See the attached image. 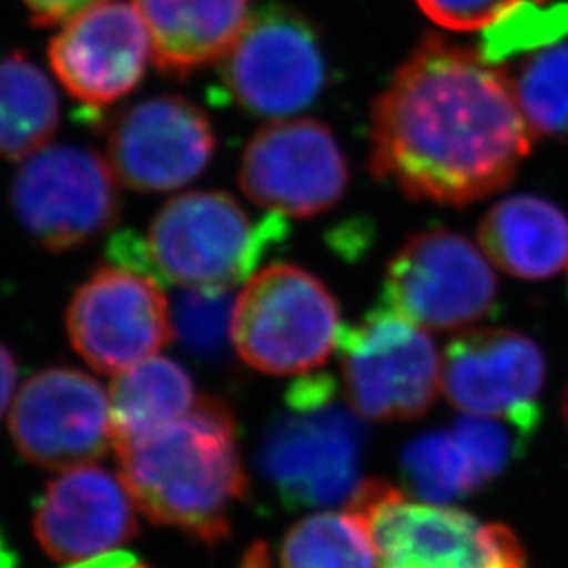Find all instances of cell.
<instances>
[{
	"label": "cell",
	"instance_id": "6da1fadb",
	"mask_svg": "<svg viewBox=\"0 0 568 568\" xmlns=\"http://www.w3.org/2000/svg\"><path fill=\"white\" fill-rule=\"evenodd\" d=\"M537 140L497 63L426 37L371 119V171L415 201L466 206L506 187Z\"/></svg>",
	"mask_w": 568,
	"mask_h": 568
},
{
	"label": "cell",
	"instance_id": "7a4b0ae2",
	"mask_svg": "<svg viewBox=\"0 0 568 568\" xmlns=\"http://www.w3.org/2000/svg\"><path fill=\"white\" fill-rule=\"evenodd\" d=\"M114 448L122 483L152 523L206 546L230 537L248 478L227 406L201 398L182 417Z\"/></svg>",
	"mask_w": 568,
	"mask_h": 568
},
{
	"label": "cell",
	"instance_id": "3957f363",
	"mask_svg": "<svg viewBox=\"0 0 568 568\" xmlns=\"http://www.w3.org/2000/svg\"><path fill=\"white\" fill-rule=\"evenodd\" d=\"M286 239L283 215L253 222L225 192H187L152 220L148 236L112 239V264L180 288H234L248 281L265 253Z\"/></svg>",
	"mask_w": 568,
	"mask_h": 568
},
{
	"label": "cell",
	"instance_id": "277c9868",
	"mask_svg": "<svg viewBox=\"0 0 568 568\" xmlns=\"http://www.w3.org/2000/svg\"><path fill=\"white\" fill-rule=\"evenodd\" d=\"M363 417L337 403L328 375H300L260 447L265 480L288 508L342 506L361 487Z\"/></svg>",
	"mask_w": 568,
	"mask_h": 568
},
{
	"label": "cell",
	"instance_id": "5b68a950",
	"mask_svg": "<svg viewBox=\"0 0 568 568\" xmlns=\"http://www.w3.org/2000/svg\"><path fill=\"white\" fill-rule=\"evenodd\" d=\"M345 506L368 530L379 568H528L511 528L445 504L406 499L384 480H363Z\"/></svg>",
	"mask_w": 568,
	"mask_h": 568
},
{
	"label": "cell",
	"instance_id": "8992f818",
	"mask_svg": "<svg viewBox=\"0 0 568 568\" xmlns=\"http://www.w3.org/2000/svg\"><path fill=\"white\" fill-rule=\"evenodd\" d=\"M339 305L318 276L293 264L255 272L232 312V345L265 375H307L325 365L342 335Z\"/></svg>",
	"mask_w": 568,
	"mask_h": 568
},
{
	"label": "cell",
	"instance_id": "52a82bcc",
	"mask_svg": "<svg viewBox=\"0 0 568 568\" xmlns=\"http://www.w3.org/2000/svg\"><path fill=\"white\" fill-rule=\"evenodd\" d=\"M344 394L366 422L424 417L440 392L443 358L426 328L382 304L339 335Z\"/></svg>",
	"mask_w": 568,
	"mask_h": 568
},
{
	"label": "cell",
	"instance_id": "ba28073f",
	"mask_svg": "<svg viewBox=\"0 0 568 568\" xmlns=\"http://www.w3.org/2000/svg\"><path fill=\"white\" fill-rule=\"evenodd\" d=\"M11 206L32 241L68 251L116 222L119 178L105 159L84 145L47 143L21 161L11 183Z\"/></svg>",
	"mask_w": 568,
	"mask_h": 568
},
{
	"label": "cell",
	"instance_id": "9c48e42d",
	"mask_svg": "<svg viewBox=\"0 0 568 568\" xmlns=\"http://www.w3.org/2000/svg\"><path fill=\"white\" fill-rule=\"evenodd\" d=\"M222 81L230 100L253 116L300 114L325 91V51L316 28L284 4L253 11L222 58Z\"/></svg>",
	"mask_w": 568,
	"mask_h": 568
},
{
	"label": "cell",
	"instance_id": "30bf717a",
	"mask_svg": "<svg viewBox=\"0 0 568 568\" xmlns=\"http://www.w3.org/2000/svg\"><path fill=\"white\" fill-rule=\"evenodd\" d=\"M499 283L485 251L434 227L410 236L387 265L384 305L426 331H453L495 312Z\"/></svg>",
	"mask_w": 568,
	"mask_h": 568
},
{
	"label": "cell",
	"instance_id": "8fae6325",
	"mask_svg": "<svg viewBox=\"0 0 568 568\" xmlns=\"http://www.w3.org/2000/svg\"><path fill=\"white\" fill-rule=\"evenodd\" d=\"M152 276L122 267H100L68 307L74 349L100 373H121L156 356L173 337L171 305Z\"/></svg>",
	"mask_w": 568,
	"mask_h": 568
},
{
	"label": "cell",
	"instance_id": "7c38bea8",
	"mask_svg": "<svg viewBox=\"0 0 568 568\" xmlns=\"http://www.w3.org/2000/svg\"><path fill=\"white\" fill-rule=\"evenodd\" d=\"M347 163L333 131L310 119L274 121L246 145L244 194L283 217H316L344 199Z\"/></svg>",
	"mask_w": 568,
	"mask_h": 568
},
{
	"label": "cell",
	"instance_id": "4fadbf2b",
	"mask_svg": "<svg viewBox=\"0 0 568 568\" xmlns=\"http://www.w3.org/2000/svg\"><path fill=\"white\" fill-rule=\"evenodd\" d=\"M9 429L21 457L47 469L87 466L114 447L110 396L70 366L44 368L21 386Z\"/></svg>",
	"mask_w": 568,
	"mask_h": 568
},
{
	"label": "cell",
	"instance_id": "5bb4252c",
	"mask_svg": "<svg viewBox=\"0 0 568 568\" xmlns=\"http://www.w3.org/2000/svg\"><path fill=\"white\" fill-rule=\"evenodd\" d=\"M546 356L530 337L509 328H469L443 356L440 392L466 415L537 426Z\"/></svg>",
	"mask_w": 568,
	"mask_h": 568
},
{
	"label": "cell",
	"instance_id": "9a60e30c",
	"mask_svg": "<svg viewBox=\"0 0 568 568\" xmlns=\"http://www.w3.org/2000/svg\"><path fill=\"white\" fill-rule=\"evenodd\" d=\"M215 133L203 110L180 95L135 103L114 122L108 163L138 192H171L199 180L215 154Z\"/></svg>",
	"mask_w": 568,
	"mask_h": 568
},
{
	"label": "cell",
	"instance_id": "2e32d148",
	"mask_svg": "<svg viewBox=\"0 0 568 568\" xmlns=\"http://www.w3.org/2000/svg\"><path fill=\"white\" fill-rule=\"evenodd\" d=\"M152 42L135 4L103 0L61 26L49 63L68 93L100 110L129 95L145 74Z\"/></svg>",
	"mask_w": 568,
	"mask_h": 568
},
{
	"label": "cell",
	"instance_id": "e0dca14e",
	"mask_svg": "<svg viewBox=\"0 0 568 568\" xmlns=\"http://www.w3.org/2000/svg\"><path fill=\"white\" fill-rule=\"evenodd\" d=\"M135 501L121 476L93 464L63 469L42 495L34 535L49 558L79 567L138 535Z\"/></svg>",
	"mask_w": 568,
	"mask_h": 568
},
{
	"label": "cell",
	"instance_id": "ac0fdd59",
	"mask_svg": "<svg viewBox=\"0 0 568 568\" xmlns=\"http://www.w3.org/2000/svg\"><path fill=\"white\" fill-rule=\"evenodd\" d=\"M148 28L152 60L173 79L222 60L248 21L251 0H133Z\"/></svg>",
	"mask_w": 568,
	"mask_h": 568
},
{
	"label": "cell",
	"instance_id": "d6986e66",
	"mask_svg": "<svg viewBox=\"0 0 568 568\" xmlns=\"http://www.w3.org/2000/svg\"><path fill=\"white\" fill-rule=\"evenodd\" d=\"M488 262L525 281L568 267V215L546 199L516 194L495 204L478 227Z\"/></svg>",
	"mask_w": 568,
	"mask_h": 568
},
{
	"label": "cell",
	"instance_id": "ffe728a7",
	"mask_svg": "<svg viewBox=\"0 0 568 568\" xmlns=\"http://www.w3.org/2000/svg\"><path fill=\"white\" fill-rule=\"evenodd\" d=\"M199 400L192 377L171 358L152 356L124 368L110 387L114 447L182 417Z\"/></svg>",
	"mask_w": 568,
	"mask_h": 568
},
{
	"label": "cell",
	"instance_id": "44dd1931",
	"mask_svg": "<svg viewBox=\"0 0 568 568\" xmlns=\"http://www.w3.org/2000/svg\"><path fill=\"white\" fill-rule=\"evenodd\" d=\"M61 105L49 77L23 53L0 58V159L23 161L60 126Z\"/></svg>",
	"mask_w": 568,
	"mask_h": 568
},
{
	"label": "cell",
	"instance_id": "7402d4cb",
	"mask_svg": "<svg viewBox=\"0 0 568 568\" xmlns=\"http://www.w3.org/2000/svg\"><path fill=\"white\" fill-rule=\"evenodd\" d=\"M281 568H379L365 525L349 511H316L284 535Z\"/></svg>",
	"mask_w": 568,
	"mask_h": 568
},
{
	"label": "cell",
	"instance_id": "603a6c76",
	"mask_svg": "<svg viewBox=\"0 0 568 568\" xmlns=\"http://www.w3.org/2000/svg\"><path fill=\"white\" fill-rule=\"evenodd\" d=\"M511 81L532 135L568 145V37L527 53Z\"/></svg>",
	"mask_w": 568,
	"mask_h": 568
},
{
	"label": "cell",
	"instance_id": "cb8c5ba5",
	"mask_svg": "<svg viewBox=\"0 0 568 568\" xmlns=\"http://www.w3.org/2000/svg\"><path fill=\"white\" fill-rule=\"evenodd\" d=\"M400 466L415 497L429 504L448 506L485 487L450 429L429 432L410 440L403 450Z\"/></svg>",
	"mask_w": 568,
	"mask_h": 568
},
{
	"label": "cell",
	"instance_id": "d4e9b609",
	"mask_svg": "<svg viewBox=\"0 0 568 568\" xmlns=\"http://www.w3.org/2000/svg\"><path fill=\"white\" fill-rule=\"evenodd\" d=\"M544 0H527L506 11L499 20L483 30L478 53L488 63H499L511 55L532 53L551 42L568 37V4H541Z\"/></svg>",
	"mask_w": 568,
	"mask_h": 568
},
{
	"label": "cell",
	"instance_id": "484cf974",
	"mask_svg": "<svg viewBox=\"0 0 568 568\" xmlns=\"http://www.w3.org/2000/svg\"><path fill=\"white\" fill-rule=\"evenodd\" d=\"M232 288H183L171 307V325L178 342L199 361L224 356L232 342Z\"/></svg>",
	"mask_w": 568,
	"mask_h": 568
},
{
	"label": "cell",
	"instance_id": "4316f807",
	"mask_svg": "<svg viewBox=\"0 0 568 568\" xmlns=\"http://www.w3.org/2000/svg\"><path fill=\"white\" fill-rule=\"evenodd\" d=\"M520 2L527 0H417L429 20L453 32L485 30Z\"/></svg>",
	"mask_w": 568,
	"mask_h": 568
},
{
	"label": "cell",
	"instance_id": "83f0119b",
	"mask_svg": "<svg viewBox=\"0 0 568 568\" xmlns=\"http://www.w3.org/2000/svg\"><path fill=\"white\" fill-rule=\"evenodd\" d=\"M37 26H55L72 20L103 0H21Z\"/></svg>",
	"mask_w": 568,
	"mask_h": 568
},
{
	"label": "cell",
	"instance_id": "f1b7e54d",
	"mask_svg": "<svg viewBox=\"0 0 568 568\" xmlns=\"http://www.w3.org/2000/svg\"><path fill=\"white\" fill-rule=\"evenodd\" d=\"M16 377H18L16 361H13L11 352L0 344V417H2L4 408L11 403V398H13Z\"/></svg>",
	"mask_w": 568,
	"mask_h": 568
},
{
	"label": "cell",
	"instance_id": "f546056e",
	"mask_svg": "<svg viewBox=\"0 0 568 568\" xmlns=\"http://www.w3.org/2000/svg\"><path fill=\"white\" fill-rule=\"evenodd\" d=\"M270 554L264 544H255L253 548L246 549V554L243 556V565L241 568H272L270 562Z\"/></svg>",
	"mask_w": 568,
	"mask_h": 568
},
{
	"label": "cell",
	"instance_id": "4dcf8cb0",
	"mask_svg": "<svg viewBox=\"0 0 568 568\" xmlns=\"http://www.w3.org/2000/svg\"><path fill=\"white\" fill-rule=\"evenodd\" d=\"M562 417H565V426L568 429V384L567 389H565V396H562Z\"/></svg>",
	"mask_w": 568,
	"mask_h": 568
},
{
	"label": "cell",
	"instance_id": "1f68e13d",
	"mask_svg": "<svg viewBox=\"0 0 568 568\" xmlns=\"http://www.w3.org/2000/svg\"><path fill=\"white\" fill-rule=\"evenodd\" d=\"M122 568H150V567H145V565H138V562H131V565H126V567H122Z\"/></svg>",
	"mask_w": 568,
	"mask_h": 568
}]
</instances>
